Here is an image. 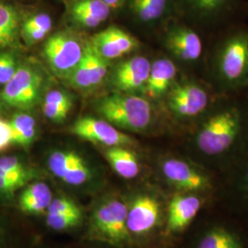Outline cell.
<instances>
[{"instance_id": "cell-1", "label": "cell", "mask_w": 248, "mask_h": 248, "mask_svg": "<svg viewBox=\"0 0 248 248\" xmlns=\"http://www.w3.org/2000/svg\"><path fill=\"white\" fill-rule=\"evenodd\" d=\"M242 130L235 110H225L211 117L195 135V147L206 157L217 158L230 153Z\"/></svg>"}, {"instance_id": "cell-2", "label": "cell", "mask_w": 248, "mask_h": 248, "mask_svg": "<svg viewBox=\"0 0 248 248\" xmlns=\"http://www.w3.org/2000/svg\"><path fill=\"white\" fill-rule=\"evenodd\" d=\"M97 109L108 123L132 132L145 130L152 120L149 102L130 94H112L101 98Z\"/></svg>"}, {"instance_id": "cell-3", "label": "cell", "mask_w": 248, "mask_h": 248, "mask_svg": "<svg viewBox=\"0 0 248 248\" xmlns=\"http://www.w3.org/2000/svg\"><path fill=\"white\" fill-rule=\"evenodd\" d=\"M161 173L176 192L197 193L211 198L216 189L209 174L186 160L175 157L164 160Z\"/></svg>"}, {"instance_id": "cell-4", "label": "cell", "mask_w": 248, "mask_h": 248, "mask_svg": "<svg viewBox=\"0 0 248 248\" xmlns=\"http://www.w3.org/2000/svg\"><path fill=\"white\" fill-rule=\"evenodd\" d=\"M128 205L119 200L108 201L95 211L92 228L99 238L122 246L131 239L127 229Z\"/></svg>"}, {"instance_id": "cell-5", "label": "cell", "mask_w": 248, "mask_h": 248, "mask_svg": "<svg viewBox=\"0 0 248 248\" xmlns=\"http://www.w3.org/2000/svg\"><path fill=\"white\" fill-rule=\"evenodd\" d=\"M84 49L76 37L60 32L46 42L45 58L57 77L67 80L81 61Z\"/></svg>"}, {"instance_id": "cell-6", "label": "cell", "mask_w": 248, "mask_h": 248, "mask_svg": "<svg viewBox=\"0 0 248 248\" xmlns=\"http://www.w3.org/2000/svg\"><path fill=\"white\" fill-rule=\"evenodd\" d=\"M190 248H248V232L233 222L209 221L196 231Z\"/></svg>"}, {"instance_id": "cell-7", "label": "cell", "mask_w": 248, "mask_h": 248, "mask_svg": "<svg viewBox=\"0 0 248 248\" xmlns=\"http://www.w3.org/2000/svg\"><path fill=\"white\" fill-rule=\"evenodd\" d=\"M43 86L42 76L30 65H20L5 85L1 98L10 107L29 109L35 106Z\"/></svg>"}, {"instance_id": "cell-8", "label": "cell", "mask_w": 248, "mask_h": 248, "mask_svg": "<svg viewBox=\"0 0 248 248\" xmlns=\"http://www.w3.org/2000/svg\"><path fill=\"white\" fill-rule=\"evenodd\" d=\"M210 199L197 193L176 192L167 207L168 232L179 234L187 230L197 221Z\"/></svg>"}, {"instance_id": "cell-9", "label": "cell", "mask_w": 248, "mask_h": 248, "mask_svg": "<svg viewBox=\"0 0 248 248\" xmlns=\"http://www.w3.org/2000/svg\"><path fill=\"white\" fill-rule=\"evenodd\" d=\"M162 205L155 196L142 193L136 196L128 206L127 229L131 236H146L159 226Z\"/></svg>"}, {"instance_id": "cell-10", "label": "cell", "mask_w": 248, "mask_h": 248, "mask_svg": "<svg viewBox=\"0 0 248 248\" xmlns=\"http://www.w3.org/2000/svg\"><path fill=\"white\" fill-rule=\"evenodd\" d=\"M72 132L81 139L106 146H130L134 142L127 134L118 131L112 124L92 117L77 121Z\"/></svg>"}, {"instance_id": "cell-11", "label": "cell", "mask_w": 248, "mask_h": 248, "mask_svg": "<svg viewBox=\"0 0 248 248\" xmlns=\"http://www.w3.org/2000/svg\"><path fill=\"white\" fill-rule=\"evenodd\" d=\"M51 172L64 183L80 186L90 177V170L79 155L73 151H55L49 156Z\"/></svg>"}, {"instance_id": "cell-12", "label": "cell", "mask_w": 248, "mask_h": 248, "mask_svg": "<svg viewBox=\"0 0 248 248\" xmlns=\"http://www.w3.org/2000/svg\"><path fill=\"white\" fill-rule=\"evenodd\" d=\"M90 45L104 59L111 60L131 53L138 46V42L123 30L110 27L93 36Z\"/></svg>"}, {"instance_id": "cell-13", "label": "cell", "mask_w": 248, "mask_h": 248, "mask_svg": "<svg viewBox=\"0 0 248 248\" xmlns=\"http://www.w3.org/2000/svg\"><path fill=\"white\" fill-rule=\"evenodd\" d=\"M222 76L229 81L239 80L248 72V38L238 35L224 46L221 56Z\"/></svg>"}, {"instance_id": "cell-14", "label": "cell", "mask_w": 248, "mask_h": 248, "mask_svg": "<svg viewBox=\"0 0 248 248\" xmlns=\"http://www.w3.org/2000/svg\"><path fill=\"white\" fill-rule=\"evenodd\" d=\"M151 62L142 56H135L121 63L113 75V85L124 92H132L145 86L150 72Z\"/></svg>"}, {"instance_id": "cell-15", "label": "cell", "mask_w": 248, "mask_h": 248, "mask_svg": "<svg viewBox=\"0 0 248 248\" xmlns=\"http://www.w3.org/2000/svg\"><path fill=\"white\" fill-rule=\"evenodd\" d=\"M206 91L195 85L178 86L169 97L171 109L181 117H194L202 112L208 105Z\"/></svg>"}, {"instance_id": "cell-16", "label": "cell", "mask_w": 248, "mask_h": 248, "mask_svg": "<svg viewBox=\"0 0 248 248\" xmlns=\"http://www.w3.org/2000/svg\"><path fill=\"white\" fill-rule=\"evenodd\" d=\"M169 49L184 61H196L202 53V43L200 36L189 29H177L168 39Z\"/></svg>"}, {"instance_id": "cell-17", "label": "cell", "mask_w": 248, "mask_h": 248, "mask_svg": "<svg viewBox=\"0 0 248 248\" xmlns=\"http://www.w3.org/2000/svg\"><path fill=\"white\" fill-rule=\"evenodd\" d=\"M177 67L169 59H158L151 64L149 76L144 86L146 94L151 98L162 96L175 79Z\"/></svg>"}, {"instance_id": "cell-18", "label": "cell", "mask_w": 248, "mask_h": 248, "mask_svg": "<svg viewBox=\"0 0 248 248\" xmlns=\"http://www.w3.org/2000/svg\"><path fill=\"white\" fill-rule=\"evenodd\" d=\"M53 201V194L48 185L37 182L27 187L19 198V207L24 213L39 214L47 211Z\"/></svg>"}, {"instance_id": "cell-19", "label": "cell", "mask_w": 248, "mask_h": 248, "mask_svg": "<svg viewBox=\"0 0 248 248\" xmlns=\"http://www.w3.org/2000/svg\"><path fill=\"white\" fill-rule=\"evenodd\" d=\"M106 158L120 177L132 179L140 173V163L136 155L124 146H113L106 151Z\"/></svg>"}, {"instance_id": "cell-20", "label": "cell", "mask_w": 248, "mask_h": 248, "mask_svg": "<svg viewBox=\"0 0 248 248\" xmlns=\"http://www.w3.org/2000/svg\"><path fill=\"white\" fill-rule=\"evenodd\" d=\"M19 19L16 9L0 2V48L12 46L17 43Z\"/></svg>"}, {"instance_id": "cell-21", "label": "cell", "mask_w": 248, "mask_h": 248, "mask_svg": "<svg viewBox=\"0 0 248 248\" xmlns=\"http://www.w3.org/2000/svg\"><path fill=\"white\" fill-rule=\"evenodd\" d=\"M12 129L13 143L28 146L36 136V122L31 116L18 113L9 122Z\"/></svg>"}, {"instance_id": "cell-22", "label": "cell", "mask_w": 248, "mask_h": 248, "mask_svg": "<svg viewBox=\"0 0 248 248\" xmlns=\"http://www.w3.org/2000/svg\"><path fill=\"white\" fill-rule=\"evenodd\" d=\"M228 200L232 208L248 214V162L232 182Z\"/></svg>"}, {"instance_id": "cell-23", "label": "cell", "mask_w": 248, "mask_h": 248, "mask_svg": "<svg viewBox=\"0 0 248 248\" xmlns=\"http://www.w3.org/2000/svg\"><path fill=\"white\" fill-rule=\"evenodd\" d=\"M84 59L87 63L91 86H98L106 77L108 72L106 59L100 56L90 44L85 45Z\"/></svg>"}, {"instance_id": "cell-24", "label": "cell", "mask_w": 248, "mask_h": 248, "mask_svg": "<svg viewBox=\"0 0 248 248\" xmlns=\"http://www.w3.org/2000/svg\"><path fill=\"white\" fill-rule=\"evenodd\" d=\"M168 0H132V8L142 21H152L159 18Z\"/></svg>"}, {"instance_id": "cell-25", "label": "cell", "mask_w": 248, "mask_h": 248, "mask_svg": "<svg viewBox=\"0 0 248 248\" xmlns=\"http://www.w3.org/2000/svg\"><path fill=\"white\" fill-rule=\"evenodd\" d=\"M31 178V173L26 169L9 171L0 169V192L12 193L24 186Z\"/></svg>"}, {"instance_id": "cell-26", "label": "cell", "mask_w": 248, "mask_h": 248, "mask_svg": "<svg viewBox=\"0 0 248 248\" xmlns=\"http://www.w3.org/2000/svg\"><path fill=\"white\" fill-rule=\"evenodd\" d=\"M72 9L88 13L101 22L106 20L110 13V7L102 0H79Z\"/></svg>"}, {"instance_id": "cell-27", "label": "cell", "mask_w": 248, "mask_h": 248, "mask_svg": "<svg viewBox=\"0 0 248 248\" xmlns=\"http://www.w3.org/2000/svg\"><path fill=\"white\" fill-rule=\"evenodd\" d=\"M81 221V214L72 215H46L47 225L55 231L67 230L79 224Z\"/></svg>"}, {"instance_id": "cell-28", "label": "cell", "mask_w": 248, "mask_h": 248, "mask_svg": "<svg viewBox=\"0 0 248 248\" xmlns=\"http://www.w3.org/2000/svg\"><path fill=\"white\" fill-rule=\"evenodd\" d=\"M18 68V61L12 53H0V84L6 85Z\"/></svg>"}, {"instance_id": "cell-29", "label": "cell", "mask_w": 248, "mask_h": 248, "mask_svg": "<svg viewBox=\"0 0 248 248\" xmlns=\"http://www.w3.org/2000/svg\"><path fill=\"white\" fill-rule=\"evenodd\" d=\"M47 214L72 215L81 214L79 208L73 201L66 198H56L52 201L47 209Z\"/></svg>"}, {"instance_id": "cell-30", "label": "cell", "mask_w": 248, "mask_h": 248, "mask_svg": "<svg viewBox=\"0 0 248 248\" xmlns=\"http://www.w3.org/2000/svg\"><path fill=\"white\" fill-rule=\"evenodd\" d=\"M45 102L58 107L68 112L71 110L73 107V99L66 92L58 89H53L48 92L45 96Z\"/></svg>"}, {"instance_id": "cell-31", "label": "cell", "mask_w": 248, "mask_h": 248, "mask_svg": "<svg viewBox=\"0 0 248 248\" xmlns=\"http://www.w3.org/2000/svg\"><path fill=\"white\" fill-rule=\"evenodd\" d=\"M31 30H45L51 31L52 19L50 16L47 14L41 13L29 18L22 26V31Z\"/></svg>"}, {"instance_id": "cell-32", "label": "cell", "mask_w": 248, "mask_h": 248, "mask_svg": "<svg viewBox=\"0 0 248 248\" xmlns=\"http://www.w3.org/2000/svg\"><path fill=\"white\" fill-rule=\"evenodd\" d=\"M11 143L13 135L10 123L0 119V152L6 150Z\"/></svg>"}, {"instance_id": "cell-33", "label": "cell", "mask_w": 248, "mask_h": 248, "mask_svg": "<svg viewBox=\"0 0 248 248\" xmlns=\"http://www.w3.org/2000/svg\"><path fill=\"white\" fill-rule=\"evenodd\" d=\"M44 113L49 120L54 123H62L66 119L69 112L58 107L44 102Z\"/></svg>"}, {"instance_id": "cell-34", "label": "cell", "mask_w": 248, "mask_h": 248, "mask_svg": "<svg viewBox=\"0 0 248 248\" xmlns=\"http://www.w3.org/2000/svg\"><path fill=\"white\" fill-rule=\"evenodd\" d=\"M72 15L75 20L78 21L80 25L87 28H96L101 23V21L98 18L78 10L72 9Z\"/></svg>"}, {"instance_id": "cell-35", "label": "cell", "mask_w": 248, "mask_h": 248, "mask_svg": "<svg viewBox=\"0 0 248 248\" xmlns=\"http://www.w3.org/2000/svg\"><path fill=\"white\" fill-rule=\"evenodd\" d=\"M50 31L45 30H31V31H23L22 33L25 38L27 43L32 45L42 41L45 36Z\"/></svg>"}, {"instance_id": "cell-36", "label": "cell", "mask_w": 248, "mask_h": 248, "mask_svg": "<svg viewBox=\"0 0 248 248\" xmlns=\"http://www.w3.org/2000/svg\"><path fill=\"white\" fill-rule=\"evenodd\" d=\"M193 1L199 9L206 10V11H212L214 9H219L226 2V0H193Z\"/></svg>"}, {"instance_id": "cell-37", "label": "cell", "mask_w": 248, "mask_h": 248, "mask_svg": "<svg viewBox=\"0 0 248 248\" xmlns=\"http://www.w3.org/2000/svg\"><path fill=\"white\" fill-rule=\"evenodd\" d=\"M102 1L105 2L107 5H108L110 8H114V7L119 5L121 0H102Z\"/></svg>"}, {"instance_id": "cell-38", "label": "cell", "mask_w": 248, "mask_h": 248, "mask_svg": "<svg viewBox=\"0 0 248 248\" xmlns=\"http://www.w3.org/2000/svg\"><path fill=\"white\" fill-rule=\"evenodd\" d=\"M1 99V98H0ZM0 108H1V101H0Z\"/></svg>"}]
</instances>
